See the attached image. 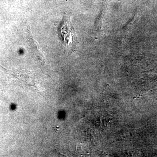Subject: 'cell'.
Returning a JSON list of instances; mask_svg holds the SVG:
<instances>
[{"label": "cell", "mask_w": 157, "mask_h": 157, "mask_svg": "<svg viewBox=\"0 0 157 157\" xmlns=\"http://www.w3.org/2000/svg\"><path fill=\"white\" fill-rule=\"evenodd\" d=\"M58 32L62 42L69 50L73 51L78 44V38L71 24L70 15L64 13Z\"/></svg>", "instance_id": "obj_1"}]
</instances>
